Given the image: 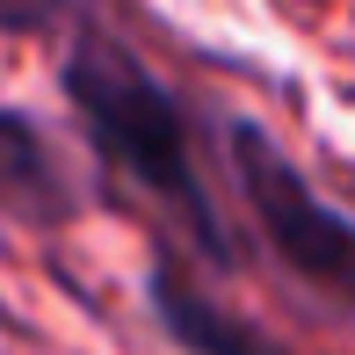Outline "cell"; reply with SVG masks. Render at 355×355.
<instances>
[{"mask_svg":"<svg viewBox=\"0 0 355 355\" xmlns=\"http://www.w3.org/2000/svg\"><path fill=\"white\" fill-rule=\"evenodd\" d=\"M225 153H232V174H239V189H247L254 218H261L268 247L283 254V268L304 276L312 290H327V297L355 304V218L334 211V203L290 167V153L261 123H232V131H225Z\"/></svg>","mask_w":355,"mask_h":355,"instance_id":"7a4b0ae2","label":"cell"},{"mask_svg":"<svg viewBox=\"0 0 355 355\" xmlns=\"http://www.w3.org/2000/svg\"><path fill=\"white\" fill-rule=\"evenodd\" d=\"M153 312H159V327H167L189 355H283L261 327L232 319L225 304H211L196 283L174 276V268H153Z\"/></svg>","mask_w":355,"mask_h":355,"instance_id":"3957f363","label":"cell"},{"mask_svg":"<svg viewBox=\"0 0 355 355\" xmlns=\"http://www.w3.org/2000/svg\"><path fill=\"white\" fill-rule=\"evenodd\" d=\"M58 0H0V29H37Z\"/></svg>","mask_w":355,"mask_h":355,"instance_id":"5b68a950","label":"cell"},{"mask_svg":"<svg viewBox=\"0 0 355 355\" xmlns=\"http://www.w3.org/2000/svg\"><path fill=\"white\" fill-rule=\"evenodd\" d=\"M66 102L80 109V123H87L94 145H102L109 167H123L138 189H153L218 268L232 261L225 225H218L211 196H203V182H196V159H189L182 102H174L123 44H109L102 29H80L73 51H66Z\"/></svg>","mask_w":355,"mask_h":355,"instance_id":"6da1fadb","label":"cell"},{"mask_svg":"<svg viewBox=\"0 0 355 355\" xmlns=\"http://www.w3.org/2000/svg\"><path fill=\"white\" fill-rule=\"evenodd\" d=\"M0 203H15L22 218H66V189H58V167L44 153L37 123L0 109Z\"/></svg>","mask_w":355,"mask_h":355,"instance_id":"277c9868","label":"cell"}]
</instances>
